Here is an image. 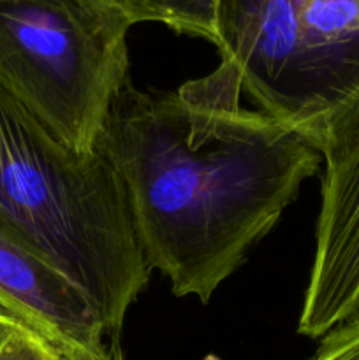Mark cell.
I'll use <instances>...</instances> for the list:
<instances>
[{
    "label": "cell",
    "instance_id": "cell-7",
    "mask_svg": "<svg viewBox=\"0 0 359 360\" xmlns=\"http://www.w3.org/2000/svg\"><path fill=\"white\" fill-rule=\"evenodd\" d=\"M130 27L160 23L176 34L217 44L222 0H102Z\"/></svg>",
    "mask_w": 359,
    "mask_h": 360
},
{
    "label": "cell",
    "instance_id": "cell-9",
    "mask_svg": "<svg viewBox=\"0 0 359 360\" xmlns=\"http://www.w3.org/2000/svg\"><path fill=\"white\" fill-rule=\"evenodd\" d=\"M0 360H70L41 334L21 326L0 348Z\"/></svg>",
    "mask_w": 359,
    "mask_h": 360
},
{
    "label": "cell",
    "instance_id": "cell-6",
    "mask_svg": "<svg viewBox=\"0 0 359 360\" xmlns=\"http://www.w3.org/2000/svg\"><path fill=\"white\" fill-rule=\"evenodd\" d=\"M0 311L70 360L104 357L109 336L97 304L55 262L0 231Z\"/></svg>",
    "mask_w": 359,
    "mask_h": 360
},
{
    "label": "cell",
    "instance_id": "cell-2",
    "mask_svg": "<svg viewBox=\"0 0 359 360\" xmlns=\"http://www.w3.org/2000/svg\"><path fill=\"white\" fill-rule=\"evenodd\" d=\"M0 231L65 271L120 336L151 273L122 179L99 148L73 150L2 90Z\"/></svg>",
    "mask_w": 359,
    "mask_h": 360
},
{
    "label": "cell",
    "instance_id": "cell-1",
    "mask_svg": "<svg viewBox=\"0 0 359 360\" xmlns=\"http://www.w3.org/2000/svg\"><path fill=\"white\" fill-rule=\"evenodd\" d=\"M241 91L222 63L175 91L129 81L97 143L122 179L150 269L176 297L203 304L322 164L305 136L243 108Z\"/></svg>",
    "mask_w": 359,
    "mask_h": 360
},
{
    "label": "cell",
    "instance_id": "cell-4",
    "mask_svg": "<svg viewBox=\"0 0 359 360\" xmlns=\"http://www.w3.org/2000/svg\"><path fill=\"white\" fill-rule=\"evenodd\" d=\"M215 46L260 111L315 146L359 90V0H222Z\"/></svg>",
    "mask_w": 359,
    "mask_h": 360
},
{
    "label": "cell",
    "instance_id": "cell-10",
    "mask_svg": "<svg viewBox=\"0 0 359 360\" xmlns=\"http://www.w3.org/2000/svg\"><path fill=\"white\" fill-rule=\"evenodd\" d=\"M21 326H23V323L14 320L13 316H9L7 313L0 311V348H2V345L9 340L11 334L16 333Z\"/></svg>",
    "mask_w": 359,
    "mask_h": 360
},
{
    "label": "cell",
    "instance_id": "cell-5",
    "mask_svg": "<svg viewBox=\"0 0 359 360\" xmlns=\"http://www.w3.org/2000/svg\"><path fill=\"white\" fill-rule=\"evenodd\" d=\"M315 253L298 333L312 340L359 311V90L324 125Z\"/></svg>",
    "mask_w": 359,
    "mask_h": 360
},
{
    "label": "cell",
    "instance_id": "cell-11",
    "mask_svg": "<svg viewBox=\"0 0 359 360\" xmlns=\"http://www.w3.org/2000/svg\"><path fill=\"white\" fill-rule=\"evenodd\" d=\"M99 360H125L123 355L122 343H120V336H113L108 343V350H106L104 357Z\"/></svg>",
    "mask_w": 359,
    "mask_h": 360
},
{
    "label": "cell",
    "instance_id": "cell-8",
    "mask_svg": "<svg viewBox=\"0 0 359 360\" xmlns=\"http://www.w3.org/2000/svg\"><path fill=\"white\" fill-rule=\"evenodd\" d=\"M308 360H359V311L324 334Z\"/></svg>",
    "mask_w": 359,
    "mask_h": 360
},
{
    "label": "cell",
    "instance_id": "cell-3",
    "mask_svg": "<svg viewBox=\"0 0 359 360\" xmlns=\"http://www.w3.org/2000/svg\"><path fill=\"white\" fill-rule=\"evenodd\" d=\"M130 25L102 0H0V90L80 153L130 81Z\"/></svg>",
    "mask_w": 359,
    "mask_h": 360
}]
</instances>
